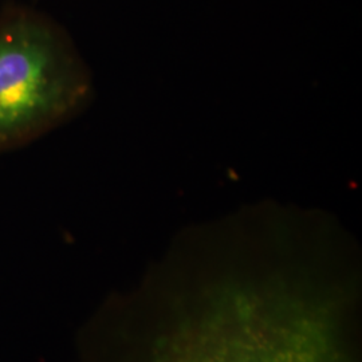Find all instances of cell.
I'll return each mask as SVG.
<instances>
[{"mask_svg":"<svg viewBox=\"0 0 362 362\" xmlns=\"http://www.w3.org/2000/svg\"><path fill=\"white\" fill-rule=\"evenodd\" d=\"M90 73L52 18L10 4L0 13V152L65 124L89 103Z\"/></svg>","mask_w":362,"mask_h":362,"instance_id":"2","label":"cell"},{"mask_svg":"<svg viewBox=\"0 0 362 362\" xmlns=\"http://www.w3.org/2000/svg\"><path fill=\"white\" fill-rule=\"evenodd\" d=\"M360 274L282 226L182 233L133 298L129 362H358Z\"/></svg>","mask_w":362,"mask_h":362,"instance_id":"1","label":"cell"}]
</instances>
